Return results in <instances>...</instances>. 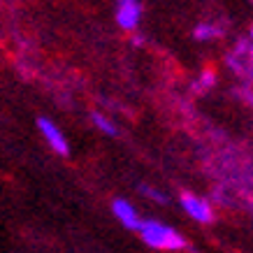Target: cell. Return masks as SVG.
<instances>
[{"mask_svg": "<svg viewBox=\"0 0 253 253\" xmlns=\"http://www.w3.org/2000/svg\"><path fill=\"white\" fill-rule=\"evenodd\" d=\"M139 232L149 246L163 249V251H181L186 249V239L169 225H163L158 221H142L139 223Z\"/></svg>", "mask_w": 253, "mask_h": 253, "instance_id": "6da1fadb", "label": "cell"}, {"mask_svg": "<svg viewBox=\"0 0 253 253\" xmlns=\"http://www.w3.org/2000/svg\"><path fill=\"white\" fill-rule=\"evenodd\" d=\"M142 19L139 0H116V23L123 31H135Z\"/></svg>", "mask_w": 253, "mask_h": 253, "instance_id": "7a4b0ae2", "label": "cell"}, {"mask_svg": "<svg viewBox=\"0 0 253 253\" xmlns=\"http://www.w3.org/2000/svg\"><path fill=\"white\" fill-rule=\"evenodd\" d=\"M181 207H184V211L191 216L193 221H198V223H211L214 221L211 205H209L207 200L193 195V193H184V195H181Z\"/></svg>", "mask_w": 253, "mask_h": 253, "instance_id": "3957f363", "label": "cell"}, {"mask_svg": "<svg viewBox=\"0 0 253 253\" xmlns=\"http://www.w3.org/2000/svg\"><path fill=\"white\" fill-rule=\"evenodd\" d=\"M38 128L42 130L44 139L49 142V146L54 149L56 154H61V156H68L70 154L68 139H65V135L58 130V126H56V123H51L49 119H40V121H38Z\"/></svg>", "mask_w": 253, "mask_h": 253, "instance_id": "277c9868", "label": "cell"}, {"mask_svg": "<svg viewBox=\"0 0 253 253\" xmlns=\"http://www.w3.org/2000/svg\"><path fill=\"white\" fill-rule=\"evenodd\" d=\"M112 211H114V216L119 218V221L126 225V228H130V230H139V216H137V209L132 207L128 200H114L112 202Z\"/></svg>", "mask_w": 253, "mask_h": 253, "instance_id": "5b68a950", "label": "cell"}, {"mask_svg": "<svg viewBox=\"0 0 253 253\" xmlns=\"http://www.w3.org/2000/svg\"><path fill=\"white\" fill-rule=\"evenodd\" d=\"M221 33L223 31L218 26H214V23H200L193 35H195V40H214V38H218Z\"/></svg>", "mask_w": 253, "mask_h": 253, "instance_id": "8992f818", "label": "cell"}, {"mask_svg": "<svg viewBox=\"0 0 253 253\" xmlns=\"http://www.w3.org/2000/svg\"><path fill=\"white\" fill-rule=\"evenodd\" d=\"M91 119H93V123H95L102 132H107V135H116V128L112 126V121H109V119H105V116L98 114V112H93Z\"/></svg>", "mask_w": 253, "mask_h": 253, "instance_id": "52a82bcc", "label": "cell"}, {"mask_svg": "<svg viewBox=\"0 0 253 253\" xmlns=\"http://www.w3.org/2000/svg\"><path fill=\"white\" fill-rule=\"evenodd\" d=\"M214 84H216V75L211 72V70H205V72H202V77L198 79V86L200 88H211Z\"/></svg>", "mask_w": 253, "mask_h": 253, "instance_id": "ba28073f", "label": "cell"}, {"mask_svg": "<svg viewBox=\"0 0 253 253\" xmlns=\"http://www.w3.org/2000/svg\"><path fill=\"white\" fill-rule=\"evenodd\" d=\"M142 193H146V195H151V198L156 200V202H168V198L163 195V193H158V191H154V188H146V186H142Z\"/></svg>", "mask_w": 253, "mask_h": 253, "instance_id": "9c48e42d", "label": "cell"}, {"mask_svg": "<svg viewBox=\"0 0 253 253\" xmlns=\"http://www.w3.org/2000/svg\"><path fill=\"white\" fill-rule=\"evenodd\" d=\"M244 72H246V77H249V79H251V82H253V65H251V68H246Z\"/></svg>", "mask_w": 253, "mask_h": 253, "instance_id": "30bf717a", "label": "cell"}, {"mask_svg": "<svg viewBox=\"0 0 253 253\" xmlns=\"http://www.w3.org/2000/svg\"><path fill=\"white\" fill-rule=\"evenodd\" d=\"M246 54H249V58H251V61H253V44L249 46V51H246Z\"/></svg>", "mask_w": 253, "mask_h": 253, "instance_id": "8fae6325", "label": "cell"}, {"mask_svg": "<svg viewBox=\"0 0 253 253\" xmlns=\"http://www.w3.org/2000/svg\"><path fill=\"white\" fill-rule=\"evenodd\" d=\"M251 40H253V26H251Z\"/></svg>", "mask_w": 253, "mask_h": 253, "instance_id": "7c38bea8", "label": "cell"}]
</instances>
